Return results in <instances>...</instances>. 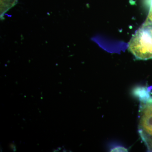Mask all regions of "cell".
<instances>
[{"label": "cell", "instance_id": "3957f363", "mask_svg": "<svg viewBox=\"0 0 152 152\" xmlns=\"http://www.w3.org/2000/svg\"><path fill=\"white\" fill-rule=\"evenodd\" d=\"M150 9L146 21L152 23V0H149Z\"/></svg>", "mask_w": 152, "mask_h": 152}, {"label": "cell", "instance_id": "7a4b0ae2", "mask_svg": "<svg viewBox=\"0 0 152 152\" xmlns=\"http://www.w3.org/2000/svg\"><path fill=\"white\" fill-rule=\"evenodd\" d=\"M1 11L2 12H6L11 7L15 5L17 0H1Z\"/></svg>", "mask_w": 152, "mask_h": 152}, {"label": "cell", "instance_id": "277c9868", "mask_svg": "<svg viewBox=\"0 0 152 152\" xmlns=\"http://www.w3.org/2000/svg\"><path fill=\"white\" fill-rule=\"evenodd\" d=\"M127 152L128 150L124 147H116L115 148L112 150L111 152Z\"/></svg>", "mask_w": 152, "mask_h": 152}, {"label": "cell", "instance_id": "6da1fadb", "mask_svg": "<svg viewBox=\"0 0 152 152\" xmlns=\"http://www.w3.org/2000/svg\"><path fill=\"white\" fill-rule=\"evenodd\" d=\"M139 132L142 140L152 139V96L140 100Z\"/></svg>", "mask_w": 152, "mask_h": 152}]
</instances>
